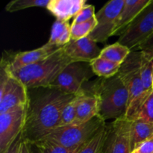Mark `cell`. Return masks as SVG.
<instances>
[{
  "label": "cell",
  "mask_w": 153,
  "mask_h": 153,
  "mask_svg": "<svg viewBox=\"0 0 153 153\" xmlns=\"http://www.w3.org/2000/svg\"><path fill=\"white\" fill-rule=\"evenodd\" d=\"M75 97L56 89L44 88L38 94L30 97L22 132L23 138L34 143L58 128L63 110Z\"/></svg>",
  "instance_id": "6da1fadb"
},
{
  "label": "cell",
  "mask_w": 153,
  "mask_h": 153,
  "mask_svg": "<svg viewBox=\"0 0 153 153\" xmlns=\"http://www.w3.org/2000/svg\"><path fill=\"white\" fill-rule=\"evenodd\" d=\"M91 94L98 98L100 117L104 121L125 117L128 104V92L119 74L100 78L91 87Z\"/></svg>",
  "instance_id": "7a4b0ae2"
},
{
  "label": "cell",
  "mask_w": 153,
  "mask_h": 153,
  "mask_svg": "<svg viewBox=\"0 0 153 153\" xmlns=\"http://www.w3.org/2000/svg\"><path fill=\"white\" fill-rule=\"evenodd\" d=\"M72 62L64 48L60 47L47 58L12 73L28 90L49 88L60 73Z\"/></svg>",
  "instance_id": "3957f363"
},
{
  "label": "cell",
  "mask_w": 153,
  "mask_h": 153,
  "mask_svg": "<svg viewBox=\"0 0 153 153\" xmlns=\"http://www.w3.org/2000/svg\"><path fill=\"white\" fill-rule=\"evenodd\" d=\"M142 52L131 51L121 64L118 73L128 92V104L125 117L133 121L140 107L149 96L146 94L140 75Z\"/></svg>",
  "instance_id": "277c9868"
},
{
  "label": "cell",
  "mask_w": 153,
  "mask_h": 153,
  "mask_svg": "<svg viewBox=\"0 0 153 153\" xmlns=\"http://www.w3.org/2000/svg\"><path fill=\"white\" fill-rule=\"evenodd\" d=\"M105 125H106L105 121L97 116L89 122L80 125L71 124L58 127L40 140H49L76 152L94 137Z\"/></svg>",
  "instance_id": "5b68a950"
},
{
  "label": "cell",
  "mask_w": 153,
  "mask_h": 153,
  "mask_svg": "<svg viewBox=\"0 0 153 153\" xmlns=\"http://www.w3.org/2000/svg\"><path fill=\"white\" fill-rule=\"evenodd\" d=\"M28 89L9 70L1 58L0 63V114L29 103Z\"/></svg>",
  "instance_id": "8992f818"
},
{
  "label": "cell",
  "mask_w": 153,
  "mask_h": 153,
  "mask_svg": "<svg viewBox=\"0 0 153 153\" xmlns=\"http://www.w3.org/2000/svg\"><path fill=\"white\" fill-rule=\"evenodd\" d=\"M94 75L89 63L72 62L59 74L50 88L78 95L83 91V85Z\"/></svg>",
  "instance_id": "52a82bcc"
},
{
  "label": "cell",
  "mask_w": 153,
  "mask_h": 153,
  "mask_svg": "<svg viewBox=\"0 0 153 153\" xmlns=\"http://www.w3.org/2000/svg\"><path fill=\"white\" fill-rule=\"evenodd\" d=\"M152 34L153 0L120 36L117 42L131 51H137V48Z\"/></svg>",
  "instance_id": "ba28073f"
},
{
  "label": "cell",
  "mask_w": 153,
  "mask_h": 153,
  "mask_svg": "<svg viewBox=\"0 0 153 153\" xmlns=\"http://www.w3.org/2000/svg\"><path fill=\"white\" fill-rule=\"evenodd\" d=\"M28 104L0 114V153L5 152L22 134Z\"/></svg>",
  "instance_id": "9c48e42d"
},
{
  "label": "cell",
  "mask_w": 153,
  "mask_h": 153,
  "mask_svg": "<svg viewBox=\"0 0 153 153\" xmlns=\"http://www.w3.org/2000/svg\"><path fill=\"white\" fill-rule=\"evenodd\" d=\"M125 0H111L106 3L97 13V25L89 35L96 43H105L111 36L116 26Z\"/></svg>",
  "instance_id": "30bf717a"
},
{
  "label": "cell",
  "mask_w": 153,
  "mask_h": 153,
  "mask_svg": "<svg viewBox=\"0 0 153 153\" xmlns=\"http://www.w3.org/2000/svg\"><path fill=\"white\" fill-rule=\"evenodd\" d=\"M132 121L126 117L114 120L108 131L103 153H131V128Z\"/></svg>",
  "instance_id": "8fae6325"
},
{
  "label": "cell",
  "mask_w": 153,
  "mask_h": 153,
  "mask_svg": "<svg viewBox=\"0 0 153 153\" xmlns=\"http://www.w3.org/2000/svg\"><path fill=\"white\" fill-rule=\"evenodd\" d=\"M60 47L52 46L46 43L41 47L26 52H19L13 55L10 59L7 58L6 55H3L2 59L7 63L9 70L13 72L19 70L23 67L34 64L38 61L43 60L48 56L53 54Z\"/></svg>",
  "instance_id": "7c38bea8"
},
{
  "label": "cell",
  "mask_w": 153,
  "mask_h": 153,
  "mask_svg": "<svg viewBox=\"0 0 153 153\" xmlns=\"http://www.w3.org/2000/svg\"><path fill=\"white\" fill-rule=\"evenodd\" d=\"M66 55L73 62L91 63L100 57L102 49L95 41L90 38L85 37L77 40H71L69 43L63 46Z\"/></svg>",
  "instance_id": "4fadbf2b"
},
{
  "label": "cell",
  "mask_w": 153,
  "mask_h": 153,
  "mask_svg": "<svg viewBox=\"0 0 153 153\" xmlns=\"http://www.w3.org/2000/svg\"><path fill=\"white\" fill-rule=\"evenodd\" d=\"M152 0H125L114 30L113 36H120Z\"/></svg>",
  "instance_id": "5bb4252c"
},
{
  "label": "cell",
  "mask_w": 153,
  "mask_h": 153,
  "mask_svg": "<svg viewBox=\"0 0 153 153\" xmlns=\"http://www.w3.org/2000/svg\"><path fill=\"white\" fill-rule=\"evenodd\" d=\"M87 4L85 0H49L46 8L61 21H69L74 18Z\"/></svg>",
  "instance_id": "9a60e30c"
},
{
  "label": "cell",
  "mask_w": 153,
  "mask_h": 153,
  "mask_svg": "<svg viewBox=\"0 0 153 153\" xmlns=\"http://www.w3.org/2000/svg\"><path fill=\"white\" fill-rule=\"evenodd\" d=\"M97 116H100L98 98L93 94L85 93L78 106L76 119L73 124L80 125L85 123Z\"/></svg>",
  "instance_id": "2e32d148"
},
{
  "label": "cell",
  "mask_w": 153,
  "mask_h": 153,
  "mask_svg": "<svg viewBox=\"0 0 153 153\" xmlns=\"http://www.w3.org/2000/svg\"><path fill=\"white\" fill-rule=\"evenodd\" d=\"M71 26L69 21L56 19L51 29L47 43L57 47H63L71 41Z\"/></svg>",
  "instance_id": "e0dca14e"
},
{
  "label": "cell",
  "mask_w": 153,
  "mask_h": 153,
  "mask_svg": "<svg viewBox=\"0 0 153 153\" xmlns=\"http://www.w3.org/2000/svg\"><path fill=\"white\" fill-rule=\"evenodd\" d=\"M153 135V125L139 120H133L131 128L132 152L143 142Z\"/></svg>",
  "instance_id": "ac0fdd59"
},
{
  "label": "cell",
  "mask_w": 153,
  "mask_h": 153,
  "mask_svg": "<svg viewBox=\"0 0 153 153\" xmlns=\"http://www.w3.org/2000/svg\"><path fill=\"white\" fill-rule=\"evenodd\" d=\"M94 75L103 79H108L118 74L121 64L111 62L107 59L98 57L90 63Z\"/></svg>",
  "instance_id": "d6986e66"
},
{
  "label": "cell",
  "mask_w": 153,
  "mask_h": 153,
  "mask_svg": "<svg viewBox=\"0 0 153 153\" xmlns=\"http://www.w3.org/2000/svg\"><path fill=\"white\" fill-rule=\"evenodd\" d=\"M131 51L127 46L116 42L103 48L100 57L107 59L111 62L122 64L128 58Z\"/></svg>",
  "instance_id": "ffe728a7"
},
{
  "label": "cell",
  "mask_w": 153,
  "mask_h": 153,
  "mask_svg": "<svg viewBox=\"0 0 153 153\" xmlns=\"http://www.w3.org/2000/svg\"><path fill=\"white\" fill-rule=\"evenodd\" d=\"M108 131V126L106 124L76 153H103Z\"/></svg>",
  "instance_id": "44dd1931"
},
{
  "label": "cell",
  "mask_w": 153,
  "mask_h": 153,
  "mask_svg": "<svg viewBox=\"0 0 153 153\" xmlns=\"http://www.w3.org/2000/svg\"><path fill=\"white\" fill-rule=\"evenodd\" d=\"M153 58L142 52L140 61V75L146 94L150 95L153 91L152 85Z\"/></svg>",
  "instance_id": "7402d4cb"
},
{
  "label": "cell",
  "mask_w": 153,
  "mask_h": 153,
  "mask_svg": "<svg viewBox=\"0 0 153 153\" xmlns=\"http://www.w3.org/2000/svg\"><path fill=\"white\" fill-rule=\"evenodd\" d=\"M85 91H82L79 94L76 95L64 108L61 114V120H60V123L58 127L65 126L71 125L74 123L75 119H76V112H77L78 106H79V102L82 100V97L85 94Z\"/></svg>",
  "instance_id": "603a6c76"
},
{
  "label": "cell",
  "mask_w": 153,
  "mask_h": 153,
  "mask_svg": "<svg viewBox=\"0 0 153 153\" xmlns=\"http://www.w3.org/2000/svg\"><path fill=\"white\" fill-rule=\"evenodd\" d=\"M97 25L96 16L87 22L79 24H72L71 40H77L88 37Z\"/></svg>",
  "instance_id": "cb8c5ba5"
},
{
  "label": "cell",
  "mask_w": 153,
  "mask_h": 153,
  "mask_svg": "<svg viewBox=\"0 0 153 153\" xmlns=\"http://www.w3.org/2000/svg\"><path fill=\"white\" fill-rule=\"evenodd\" d=\"M49 0H13L7 3L5 10L9 13L19 11L30 7H46Z\"/></svg>",
  "instance_id": "d4e9b609"
},
{
  "label": "cell",
  "mask_w": 153,
  "mask_h": 153,
  "mask_svg": "<svg viewBox=\"0 0 153 153\" xmlns=\"http://www.w3.org/2000/svg\"><path fill=\"white\" fill-rule=\"evenodd\" d=\"M35 148L37 153H76L78 151H71L56 143L46 140H40L31 143Z\"/></svg>",
  "instance_id": "484cf974"
},
{
  "label": "cell",
  "mask_w": 153,
  "mask_h": 153,
  "mask_svg": "<svg viewBox=\"0 0 153 153\" xmlns=\"http://www.w3.org/2000/svg\"><path fill=\"white\" fill-rule=\"evenodd\" d=\"M134 120L153 125V91L143 103Z\"/></svg>",
  "instance_id": "4316f807"
},
{
  "label": "cell",
  "mask_w": 153,
  "mask_h": 153,
  "mask_svg": "<svg viewBox=\"0 0 153 153\" xmlns=\"http://www.w3.org/2000/svg\"><path fill=\"white\" fill-rule=\"evenodd\" d=\"M96 16L95 7L93 4H87L78 14L73 18V23L72 24H79L82 22H87Z\"/></svg>",
  "instance_id": "83f0119b"
},
{
  "label": "cell",
  "mask_w": 153,
  "mask_h": 153,
  "mask_svg": "<svg viewBox=\"0 0 153 153\" xmlns=\"http://www.w3.org/2000/svg\"><path fill=\"white\" fill-rule=\"evenodd\" d=\"M137 51H140L153 58V34L137 48Z\"/></svg>",
  "instance_id": "f1b7e54d"
},
{
  "label": "cell",
  "mask_w": 153,
  "mask_h": 153,
  "mask_svg": "<svg viewBox=\"0 0 153 153\" xmlns=\"http://www.w3.org/2000/svg\"><path fill=\"white\" fill-rule=\"evenodd\" d=\"M134 150H137L138 153H153V135L140 143Z\"/></svg>",
  "instance_id": "f546056e"
},
{
  "label": "cell",
  "mask_w": 153,
  "mask_h": 153,
  "mask_svg": "<svg viewBox=\"0 0 153 153\" xmlns=\"http://www.w3.org/2000/svg\"><path fill=\"white\" fill-rule=\"evenodd\" d=\"M22 140L23 137H22V134H21L4 153H20Z\"/></svg>",
  "instance_id": "4dcf8cb0"
},
{
  "label": "cell",
  "mask_w": 153,
  "mask_h": 153,
  "mask_svg": "<svg viewBox=\"0 0 153 153\" xmlns=\"http://www.w3.org/2000/svg\"><path fill=\"white\" fill-rule=\"evenodd\" d=\"M20 153H33L32 146H31V143L24 138L22 140V146H21Z\"/></svg>",
  "instance_id": "1f68e13d"
},
{
  "label": "cell",
  "mask_w": 153,
  "mask_h": 153,
  "mask_svg": "<svg viewBox=\"0 0 153 153\" xmlns=\"http://www.w3.org/2000/svg\"><path fill=\"white\" fill-rule=\"evenodd\" d=\"M131 153H137V150H134Z\"/></svg>",
  "instance_id": "d6a6232c"
},
{
  "label": "cell",
  "mask_w": 153,
  "mask_h": 153,
  "mask_svg": "<svg viewBox=\"0 0 153 153\" xmlns=\"http://www.w3.org/2000/svg\"><path fill=\"white\" fill-rule=\"evenodd\" d=\"M152 85H153V72H152Z\"/></svg>",
  "instance_id": "836d02e7"
},
{
  "label": "cell",
  "mask_w": 153,
  "mask_h": 153,
  "mask_svg": "<svg viewBox=\"0 0 153 153\" xmlns=\"http://www.w3.org/2000/svg\"><path fill=\"white\" fill-rule=\"evenodd\" d=\"M137 153H138V152H137Z\"/></svg>",
  "instance_id": "e575fe53"
}]
</instances>
